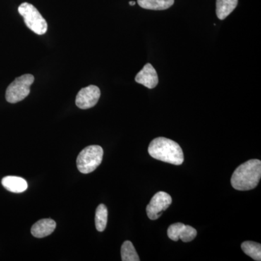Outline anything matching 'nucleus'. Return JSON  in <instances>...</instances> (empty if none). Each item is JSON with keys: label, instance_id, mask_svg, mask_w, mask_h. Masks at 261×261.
<instances>
[{"label": "nucleus", "instance_id": "nucleus-1", "mask_svg": "<svg viewBox=\"0 0 261 261\" xmlns=\"http://www.w3.org/2000/svg\"><path fill=\"white\" fill-rule=\"evenodd\" d=\"M261 176V161L250 160L240 166L233 173L231 186L240 191L252 190L258 185Z\"/></svg>", "mask_w": 261, "mask_h": 261}, {"label": "nucleus", "instance_id": "nucleus-2", "mask_svg": "<svg viewBox=\"0 0 261 261\" xmlns=\"http://www.w3.org/2000/svg\"><path fill=\"white\" fill-rule=\"evenodd\" d=\"M148 152L151 157L159 161L179 166L184 162L183 151L177 142L159 137L149 144Z\"/></svg>", "mask_w": 261, "mask_h": 261}, {"label": "nucleus", "instance_id": "nucleus-3", "mask_svg": "<svg viewBox=\"0 0 261 261\" xmlns=\"http://www.w3.org/2000/svg\"><path fill=\"white\" fill-rule=\"evenodd\" d=\"M103 149L100 146L91 145L84 148L76 159L77 168L81 173H92L101 164Z\"/></svg>", "mask_w": 261, "mask_h": 261}, {"label": "nucleus", "instance_id": "nucleus-4", "mask_svg": "<svg viewBox=\"0 0 261 261\" xmlns=\"http://www.w3.org/2000/svg\"><path fill=\"white\" fill-rule=\"evenodd\" d=\"M18 12L23 18L25 25L38 35H43L47 31V23L39 10L28 3H22L18 7Z\"/></svg>", "mask_w": 261, "mask_h": 261}, {"label": "nucleus", "instance_id": "nucleus-5", "mask_svg": "<svg viewBox=\"0 0 261 261\" xmlns=\"http://www.w3.org/2000/svg\"><path fill=\"white\" fill-rule=\"evenodd\" d=\"M34 77L32 74H24L15 79L8 86L5 97L10 103H17L25 99L30 94V87L34 83Z\"/></svg>", "mask_w": 261, "mask_h": 261}, {"label": "nucleus", "instance_id": "nucleus-6", "mask_svg": "<svg viewBox=\"0 0 261 261\" xmlns=\"http://www.w3.org/2000/svg\"><path fill=\"white\" fill-rule=\"evenodd\" d=\"M172 203L171 196L165 192H159L151 199L147 206V215L149 219L156 220L162 216L163 213L167 210Z\"/></svg>", "mask_w": 261, "mask_h": 261}, {"label": "nucleus", "instance_id": "nucleus-7", "mask_svg": "<svg viewBox=\"0 0 261 261\" xmlns=\"http://www.w3.org/2000/svg\"><path fill=\"white\" fill-rule=\"evenodd\" d=\"M100 89L97 86L89 85L81 89L75 98V105L80 109H89L97 105L100 97Z\"/></svg>", "mask_w": 261, "mask_h": 261}, {"label": "nucleus", "instance_id": "nucleus-8", "mask_svg": "<svg viewBox=\"0 0 261 261\" xmlns=\"http://www.w3.org/2000/svg\"><path fill=\"white\" fill-rule=\"evenodd\" d=\"M168 236L173 241L181 240L184 243H190L197 236V230L191 226L181 223L171 224L168 228Z\"/></svg>", "mask_w": 261, "mask_h": 261}, {"label": "nucleus", "instance_id": "nucleus-9", "mask_svg": "<svg viewBox=\"0 0 261 261\" xmlns=\"http://www.w3.org/2000/svg\"><path fill=\"white\" fill-rule=\"evenodd\" d=\"M137 83L148 89H153L159 84V75L150 63H147L135 77Z\"/></svg>", "mask_w": 261, "mask_h": 261}, {"label": "nucleus", "instance_id": "nucleus-10", "mask_svg": "<svg viewBox=\"0 0 261 261\" xmlns=\"http://www.w3.org/2000/svg\"><path fill=\"white\" fill-rule=\"evenodd\" d=\"M56 228V223L54 220L45 219L39 220L33 225L31 232L33 236L37 238H43L50 235Z\"/></svg>", "mask_w": 261, "mask_h": 261}, {"label": "nucleus", "instance_id": "nucleus-11", "mask_svg": "<svg viewBox=\"0 0 261 261\" xmlns=\"http://www.w3.org/2000/svg\"><path fill=\"white\" fill-rule=\"evenodd\" d=\"M2 185L7 190L13 193H22L28 188L27 181L18 176H5L2 180Z\"/></svg>", "mask_w": 261, "mask_h": 261}, {"label": "nucleus", "instance_id": "nucleus-12", "mask_svg": "<svg viewBox=\"0 0 261 261\" xmlns=\"http://www.w3.org/2000/svg\"><path fill=\"white\" fill-rule=\"evenodd\" d=\"M238 0H216V15L220 20H224L237 8Z\"/></svg>", "mask_w": 261, "mask_h": 261}, {"label": "nucleus", "instance_id": "nucleus-13", "mask_svg": "<svg viewBox=\"0 0 261 261\" xmlns=\"http://www.w3.org/2000/svg\"><path fill=\"white\" fill-rule=\"evenodd\" d=\"M137 3L144 9L164 10L174 4V0H137Z\"/></svg>", "mask_w": 261, "mask_h": 261}, {"label": "nucleus", "instance_id": "nucleus-14", "mask_svg": "<svg viewBox=\"0 0 261 261\" xmlns=\"http://www.w3.org/2000/svg\"><path fill=\"white\" fill-rule=\"evenodd\" d=\"M241 247L243 252L253 260H261L260 244L255 243V242L246 241L242 244Z\"/></svg>", "mask_w": 261, "mask_h": 261}, {"label": "nucleus", "instance_id": "nucleus-15", "mask_svg": "<svg viewBox=\"0 0 261 261\" xmlns=\"http://www.w3.org/2000/svg\"><path fill=\"white\" fill-rule=\"evenodd\" d=\"M108 223V209L104 204H100L96 210L95 226L98 231L106 229Z\"/></svg>", "mask_w": 261, "mask_h": 261}, {"label": "nucleus", "instance_id": "nucleus-16", "mask_svg": "<svg viewBox=\"0 0 261 261\" xmlns=\"http://www.w3.org/2000/svg\"><path fill=\"white\" fill-rule=\"evenodd\" d=\"M121 259L123 261H140V257L136 251L133 244L125 241L121 247Z\"/></svg>", "mask_w": 261, "mask_h": 261}, {"label": "nucleus", "instance_id": "nucleus-17", "mask_svg": "<svg viewBox=\"0 0 261 261\" xmlns=\"http://www.w3.org/2000/svg\"><path fill=\"white\" fill-rule=\"evenodd\" d=\"M135 4H136V2H134V1L129 2V5H132V6H134V5H135Z\"/></svg>", "mask_w": 261, "mask_h": 261}]
</instances>
